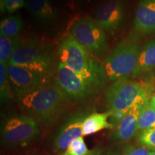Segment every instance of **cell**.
I'll return each mask as SVG.
<instances>
[{
	"mask_svg": "<svg viewBox=\"0 0 155 155\" xmlns=\"http://www.w3.org/2000/svg\"><path fill=\"white\" fill-rule=\"evenodd\" d=\"M25 5L26 2L25 0H6L5 5L1 8V12L12 14L25 7Z\"/></svg>",
	"mask_w": 155,
	"mask_h": 155,
	"instance_id": "603a6c76",
	"label": "cell"
},
{
	"mask_svg": "<svg viewBox=\"0 0 155 155\" xmlns=\"http://www.w3.org/2000/svg\"><path fill=\"white\" fill-rule=\"evenodd\" d=\"M65 5L69 7L71 10H75L78 7V0H63Z\"/></svg>",
	"mask_w": 155,
	"mask_h": 155,
	"instance_id": "d4e9b609",
	"label": "cell"
},
{
	"mask_svg": "<svg viewBox=\"0 0 155 155\" xmlns=\"http://www.w3.org/2000/svg\"><path fill=\"white\" fill-rule=\"evenodd\" d=\"M149 103L150 99H147L134 104L116 125L112 139L117 141H127L132 138L137 131L139 115Z\"/></svg>",
	"mask_w": 155,
	"mask_h": 155,
	"instance_id": "7c38bea8",
	"label": "cell"
},
{
	"mask_svg": "<svg viewBox=\"0 0 155 155\" xmlns=\"http://www.w3.org/2000/svg\"><path fill=\"white\" fill-rule=\"evenodd\" d=\"M12 88L7 71V64L0 63V94L2 101L9 100L12 96Z\"/></svg>",
	"mask_w": 155,
	"mask_h": 155,
	"instance_id": "ffe728a7",
	"label": "cell"
},
{
	"mask_svg": "<svg viewBox=\"0 0 155 155\" xmlns=\"http://www.w3.org/2000/svg\"><path fill=\"white\" fill-rule=\"evenodd\" d=\"M150 90L145 84L135 81L120 78L108 87L105 100L111 114V124L117 125L134 104L150 99Z\"/></svg>",
	"mask_w": 155,
	"mask_h": 155,
	"instance_id": "3957f363",
	"label": "cell"
},
{
	"mask_svg": "<svg viewBox=\"0 0 155 155\" xmlns=\"http://www.w3.org/2000/svg\"><path fill=\"white\" fill-rule=\"evenodd\" d=\"M134 28L142 34L155 32V0H140L135 13Z\"/></svg>",
	"mask_w": 155,
	"mask_h": 155,
	"instance_id": "4fadbf2b",
	"label": "cell"
},
{
	"mask_svg": "<svg viewBox=\"0 0 155 155\" xmlns=\"http://www.w3.org/2000/svg\"><path fill=\"white\" fill-rule=\"evenodd\" d=\"M9 63L25 68L42 76L49 77L53 61L47 48L38 41L30 40L20 44Z\"/></svg>",
	"mask_w": 155,
	"mask_h": 155,
	"instance_id": "5b68a950",
	"label": "cell"
},
{
	"mask_svg": "<svg viewBox=\"0 0 155 155\" xmlns=\"http://www.w3.org/2000/svg\"><path fill=\"white\" fill-rule=\"evenodd\" d=\"M90 152L83 137H81L73 139L62 155H87Z\"/></svg>",
	"mask_w": 155,
	"mask_h": 155,
	"instance_id": "44dd1931",
	"label": "cell"
},
{
	"mask_svg": "<svg viewBox=\"0 0 155 155\" xmlns=\"http://www.w3.org/2000/svg\"><path fill=\"white\" fill-rule=\"evenodd\" d=\"M139 141L142 146L155 151V127L143 131L139 136Z\"/></svg>",
	"mask_w": 155,
	"mask_h": 155,
	"instance_id": "7402d4cb",
	"label": "cell"
},
{
	"mask_svg": "<svg viewBox=\"0 0 155 155\" xmlns=\"http://www.w3.org/2000/svg\"><path fill=\"white\" fill-rule=\"evenodd\" d=\"M55 81L66 97L73 100L84 99L96 89L90 83L61 63L58 64Z\"/></svg>",
	"mask_w": 155,
	"mask_h": 155,
	"instance_id": "ba28073f",
	"label": "cell"
},
{
	"mask_svg": "<svg viewBox=\"0 0 155 155\" xmlns=\"http://www.w3.org/2000/svg\"><path fill=\"white\" fill-rule=\"evenodd\" d=\"M154 151L145 147H128L124 151L121 155H151Z\"/></svg>",
	"mask_w": 155,
	"mask_h": 155,
	"instance_id": "cb8c5ba5",
	"label": "cell"
},
{
	"mask_svg": "<svg viewBox=\"0 0 155 155\" xmlns=\"http://www.w3.org/2000/svg\"><path fill=\"white\" fill-rule=\"evenodd\" d=\"M151 155H155V151H154V152H153V153Z\"/></svg>",
	"mask_w": 155,
	"mask_h": 155,
	"instance_id": "f546056e",
	"label": "cell"
},
{
	"mask_svg": "<svg viewBox=\"0 0 155 155\" xmlns=\"http://www.w3.org/2000/svg\"><path fill=\"white\" fill-rule=\"evenodd\" d=\"M111 116L109 111L106 113H94L87 116L83 122V137L93 134L105 129H112L114 125L108 121Z\"/></svg>",
	"mask_w": 155,
	"mask_h": 155,
	"instance_id": "9a60e30c",
	"label": "cell"
},
{
	"mask_svg": "<svg viewBox=\"0 0 155 155\" xmlns=\"http://www.w3.org/2000/svg\"><path fill=\"white\" fill-rule=\"evenodd\" d=\"M150 104L155 109V94L154 95V96L152 97V99H151L150 101Z\"/></svg>",
	"mask_w": 155,
	"mask_h": 155,
	"instance_id": "83f0119b",
	"label": "cell"
},
{
	"mask_svg": "<svg viewBox=\"0 0 155 155\" xmlns=\"http://www.w3.org/2000/svg\"><path fill=\"white\" fill-rule=\"evenodd\" d=\"M70 35L93 55H101L108 49L106 34L96 19L82 17L72 23Z\"/></svg>",
	"mask_w": 155,
	"mask_h": 155,
	"instance_id": "8992f818",
	"label": "cell"
},
{
	"mask_svg": "<svg viewBox=\"0 0 155 155\" xmlns=\"http://www.w3.org/2000/svg\"><path fill=\"white\" fill-rule=\"evenodd\" d=\"M22 43L19 36H0V63L8 64L13 54Z\"/></svg>",
	"mask_w": 155,
	"mask_h": 155,
	"instance_id": "e0dca14e",
	"label": "cell"
},
{
	"mask_svg": "<svg viewBox=\"0 0 155 155\" xmlns=\"http://www.w3.org/2000/svg\"><path fill=\"white\" fill-rule=\"evenodd\" d=\"M86 116L84 113H78L66 120L54 139V147L56 150H65L73 139L83 137V122Z\"/></svg>",
	"mask_w": 155,
	"mask_h": 155,
	"instance_id": "8fae6325",
	"label": "cell"
},
{
	"mask_svg": "<svg viewBox=\"0 0 155 155\" xmlns=\"http://www.w3.org/2000/svg\"><path fill=\"white\" fill-rule=\"evenodd\" d=\"M66 96L55 83H47L18 97L19 105L25 116L36 122L50 124L63 111Z\"/></svg>",
	"mask_w": 155,
	"mask_h": 155,
	"instance_id": "6da1fadb",
	"label": "cell"
},
{
	"mask_svg": "<svg viewBox=\"0 0 155 155\" xmlns=\"http://www.w3.org/2000/svg\"><path fill=\"white\" fill-rule=\"evenodd\" d=\"M7 71L13 91L18 97L49 82L48 77L42 76L18 65L7 64Z\"/></svg>",
	"mask_w": 155,
	"mask_h": 155,
	"instance_id": "9c48e42d",
	"label": "cell"
},
{
	"mask_svg": "<svg viewBox=\"0 0 155 155\" xmlns=\"http://www.w3.org/2000/svg\"><path fill=\"white\" fill-rule=\"evenodd\" d=\"M124 15L123 0H104L95 12L96 20L107 33H114L120 28Z\"/></svg>",
	"mask_w": 155,
	"mask_h": 155,
	"instance_id": "30bf717a",
	"label": "cell"
},
{
	"mask_svg": "<svg viewBox=\"0 0 155 155\" xmlns=\"http://www.w3.org/2000/svg\"><path fill=\"white\" fill-rule=\"evenodd\" d=\"M155 67V40L145 45L141 50L137 68L133 76L150 71Z\"/></svg>",
	"mask_w": 155,
	"mask_h": 155,
	"instance_id": "2e32d148",
	"label": "cell"
},
{
	"mask_svg": "<svg viewBox=\"0 0 155 155\" xmlns=\"http://www.w3.org/2000/svg\"><path fill=\"white\" fill-rule=\"evenodd\" d=\"M89 54L86 48L68 34L60 43L59 63L72 70L95 88H103L106 78L105 68Z\"/></svg>",
	"mask_w": 155,
	"mask_h": 155,
	"instance_id": "7a4b0ae2",
	"label": "cell"
},
{
	"mask_svg": "<svg viewBox=\"0 0 155 155\" xmlns=\"http://www.w3.org/2000/svg\"><path fill=\"white\" fill-rule=\"evenodd\" d=\"M95 0H78L79 5H89V4L94 2Z\"/></svg>",
	"mask_w": 155,
	"mask_h": 155,
	"instance_id": "4316f807",
	"label": "cell"
},
{
	"mask_svg": "<svg viewBox=\"0 0 155 155\" xmlns=\"http://www.w3.org/2000/svg\"><path fill=\"white\" fill-rule=\"evenodd\" d=\"M27 7L35 18L44 23L53 22L58 13L50 0H27Z\"/></svg>",
	"mask_w": 155,
	"mask_h": 155,
	"instance_id": "5bb4252c",
	"label": "cell"
},
{
	"mask_svg": "<svg viewBox=\"0 0 155 155\" xmlns=\"http://www.w3.org/2000/svg\"><path fill=\"white\" fill-rule=\"evenodd\" d=\"M40 134L37 122L27 116H15L8 119L2 129L4 142L9 146L26 145Z\"/></svg>",
	"mask_w": 155,
	"mask_h": 155,
	"instance_id": "52a82bcc",
	"label": "cell"
},
{
	"mask_svg": "<svg viewBox=\"0 0 155 155\" xmlns=\"http://www.w3.org/2000/svg\"><path fill=\"white\" fill-rule=\"evenodd\" d=\"M155 127V109L150 103L144 106L139 115L137 131H144Z\"/></svg>",
	"mask_w": 155,
	"mask_h": 155,
	"instance_id": "d6986e66",
	"label": "cell"
},
{
	"mask_svg": "<svg viewBox=\"0 0 155 155\" xmlns=\"http://www.w3.org/2000/svg\"><path fill=\"white\" fill-rule=\"evenodd\" d=\"M101 152L102 150L101 148H96L94 149V150L91 151L90 153L87 155H100L101 154Z\"/></svg>",
	"mask_w": 155,
	"mask_h": 155,
	"instance_id": "484cf974",
	"label": "cell"
},
{
	"mask_svg": "<svg viewBox=\"0 0 155 155\" xmlns=\"http://www.w3.org/2000/svg\"><path fill=\"white\" fill-rule=\"evenodd\" d=\"M22 21L19 16H9L2 19L0 24V34L7 37L19 36L22 28Z\"/></svg>",
	"mask_w": 155,
	"mask_h": 155,
	"instance_id": "ac0fdd59",
	"label": "cell"
},
{
	"mask_svg": "<svg viewBox=\"0 0 155 155\" xmlns=\"http://www.w3.org/2000/svg\"><path fill=\"white\" fill-rule=\"evenodd\" d=\"M5 1H6V0H0V4H1L0 5H1V8L3 7L4 5H5Z\"/></svg>",
	"mask_w": 155,
	"mask_h": 155,
	"instance_id": "f1b7e54d",
	"label": "cell"
},
{
	"mask_svg": "<svg viewBox=\"0 0 155 155\" xmlns=\"http://www.w3.org/2000/svg\"><path fill=\"white\" fill-rule=\"evenodd\" d=\"M140 52V46L134 41L124 40L118 44L106 58L104 68L108 80L114 82L133 75Z\"/></svg>",
	"mask_w": 155,
	"mask_h": 155,
	"instance_id": "277c9868",
	"label": "cell"
}]
</instances>
